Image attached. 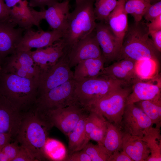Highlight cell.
<instances>
[{
    "mask_svg": "<svg viewBox=\"0 0 161 161\" xmlns=\"http://www.w3.org/2000/svg\"><path fill=\"white\" fill-rule=\"evenodd\" d=\"M151 4L149 0H127L125 8L127 14L133 17L134 22H139Z\"/></svg>",
    "mask_w": 161,
    "mask_h": 161,
    "instance_id": "31",
    "label": "cell"
},
{
    "mask_svg": "<svg viewBox=\"0 0 161 161\" xmlns=\"http://www.w3.org/2000/svg\"><path fill=\"white\" fill-rule=\"evenodd\" d=\"M89 112L77 102L65 107L49 111L45 114L52 124L67 135Z\"/></svg>",
    "mask_w": 161,
    "mask_h": 161,
    "instance_id": "10",
    "label": "cell"
},
{
    "mask_svg": "<svg viewBox=\"0 0 161 161\" xmlns=\"http://www.w3.org/2000/svg\"><path fill=\"white\" fill-rule=\"evenodd\" d=\"M117 61L127 72L134 77L139 80L136 77L135 72L136 61L129 58H126Z\"/></svg>",
    "mask_w": 161,
    "mask_h": 161,
    "instance_id": "37",
    "label": "cell"
},
{
    "mask_svg": "<svg viewBox=\"0 0 161 161\" xmlns=\"http://www.w3.org/2000/svg\"><path fill=\"white\" fill-rule=\"evenodd\" d=\"M117 2V0H95L94 11L96 20L104 22Z\"/></svg>",
    "mask_w": 161,
    "mask_h": 161,
    "instance_id": "32",
    "label": "cell"
},
{
    "mask_svg": "<svg viewBox=\"0 0 161 161\" xmlns=\"http://www.w3.org/2000/svg\"><path fill=\"white\" fill-rule=\"evenodd\" d=\"M159 61L148 59L136 61L135 66L136 76L139 80H147L158 75Z\"/></svg>",
    "mask_w": 161,
    "mask_h": 161,
    "instance_id": "28",
    "label": "cell"
},
{
    "mask_svg": "<svg viewBox=\"0 0 161 161\" xmlns=\"http://www.w3.org/2000/svg\"><path fill=\"white\" fill-rule=\"evenodd\" d=\"M105 63L106 61L102 55L80 62L75 67L73 72L74 79L78 80L98 77L102 74Z\"/></svg>",
    "mask_w": 161,
    "mask_h": 161,
    "instance_id": "22",
    "label": "cell"
},
{
    "mask_svg": "<svg viewBox=\"0 0 161 161\" xmlns=\"http://www.w3.org/2000/svg\"><path fill=\"white\" fill-rule=\"evenodd\" d=\"M63 1L66 0H63Z\"/></svg>",
    "mask_w": 161,
    "mask_h": 161,
    "instance_id": "50",
    "label": "cell"
},
{
    "mask_svg": "<svg viewBox=\"0 0 161 161\" xmlns=\"http://www.w3.org/2000/svg\"><path fill=\"white\" fill-rule=\"evenodd\" d=\"M89 112L84 115L67 135L69 139L67 154L82 150L89 142L86 139L85 133V120Z\"/></svg>",
    "mask_w": 161,
    "mask_h": 161,
    "instance_id": "25",
    "label": "cell"
},
{
    "mask_svg": "<svg viewBox=\"0 0 161 161\" xmlns=\"http://www.w3.org/2000/svg\"><path fill=\"white\" fill-rule=\"evenodd\" d=\"M53 126L35 105L23 113L16 136L17 141L29 151L36 161L46 160L43 148Z\"/></svg>",
    "mask_w": 161,
    "mask_h": 161,
    "instance_id": "1",
    "label": "cell"
},
{
    "mask_svg": "<svg viewBox=\"0 0 161 161\" xmlns=\"http://www.w3.org/2000/svg\"><path fill=\"white\" fill-rule=\"evenodd\" d=\"M153 124L151 119L134 103L126 104L120 126L124 132L141 138L143 131L152 127Z\"/></svg>",
    "mask_w": 161,
    "mask_h": 161,
    "instance_id": "14",
    "label": "cell"
},
{
    "mask_svg": "<svg viewBox=\"0 0 161 161\" xmlns=\"http://www.w3.org/2000/svg\"><path fill=\"white\" fill-rule=\"evenodd\" d=\"M1 150V149H0V151Z\"/></svg>",
    "mask_w": 161,
    "mask_h": 161,
    "instance_id": "51",
    "label": "cell"
},
{
    "mask_svg": "<svg viewBox=\"0 0 161 161\" xmlns=\"http://www.w3.org/2000/svg\"><path fill=\"white\" fill-rule=\"evenodd\" d=\"M160 15H161V1L151 4L143 17L148 22H149Z\"/></svg>",
    "mask_w": 161,
    "mask_h": 161,
    "instance_id": "35",
    "label": "cell"
},
{
    "mask_svg": "<svg viewBox=\"0 0 161 161\" xmlns=\"http://www.w3.org/2000/svg\"><path fill=\"white\" fill-rule=\"evenodd\" d=\"M75 0V6L79 5L86 0Z\"/></svg>",
    "mask_w": 161,
    "mask_h": 161,
    "instance_id": "47",
    "label": "cell"
},
{
    "mask_svg": "<svg viewBox=\"0 0 161 161\" xmlns=\"http://www.w3.org/2000/svg\"><path fill=\"white\" fill-rule=\"evenodd\" d=\"M160 97H161V78L159 74L152 79L139 80L134 83L126 104Z\"/></svg>",
    "mask_w": 161,
    "mask_h": 161,
    "instance_id": "17",
    "label": "cell"
},
{
    "mask_svg": "<svg viewBox=\"0 0 161 161\" xmlns=\"http://www.w3.org/2000/svg\"><path fill=\"white\" fill-rule=\"evenodd\" d=\"M1 70H2V67H1V62H0V72H1Z\"/></svg>",
    "mask_w": 161,
    "mask_h": 161,
    "instance_id": "49",
    "label": "cell"
},
{
    "mask_svg": "<svg viewBox=\"0 0 161 161\" xmlns=\"http://www.w3.org/2000/svg\"><path fill=\"white\" fill-rule=\"evenodd\" d=\"M102 55L101 48L94 30L90 33L75 44L67 53L69 65L71 68L80 62Z\"/></svg>",
    "mask_w": 161,
    "mask_h": 161,
    "instance_id": "12",
    "label": "cell"
},
{
    "mask_svg": "<svg viewBox=\"0 0 161 161\" xmlns=\"http://www.w3.org/2000/svg\"><path fill=\"white\" fill-rule=\"evenodd\" d=\"M61 39L47 47L31 51L32 57L40 70L55 64L64 54L65 46Z\"/></svg>",
    "mask_w": 161,
    "mask_h": 161,
    "instance_id": "20",
    "label": "cell"
},
{
    "mask_svg": "<svg viewBox=\"0 0 161 161\" xmlns=\"http://www.w3.org/2000/svg\"><path fill=\"white\" fill-rule=\"evenodd\" d=\"M31 51H16L6 58L1 64V72L39 81L40 70L32 57Z\"/></svg>",
    "mask_w": 161,
    "mask_h": 161,
    "instance_id": "9",
    "label": "cell"
},
{
    "mask_svg": "<svg viewBox=\"0 0 161 161\" xmlns=\"http://www.w3.org/2000/svg\"><path fill=\"white\" fill-rule=\"evenodd\" d=\"M101 75L106 76L131 85L139 80L134 77L123 69L117 61L108 66L104 67Z\"/></svg>",
    "mask_w": 161,
    "mask_h": 161,
    "instance_id": "30",
    "label": "cell"
},
{
    "mask_svg": "<svg viewBox=\"0 0 161 161\" xmlns=\"http://www.w3.org/2000/svg\"><path fill=\"white\" fill-rule=\"evenodd\" d=\"M151 4H152L161 1V0H149Z\"/></svg>",
    "mask_w": 161,
    "mask_h": 161,
    "instance_id": "48",
    "label": "cell"
},
{
    "mask_svg": "<svg viewBox=\"0 0 161 161\" xmlns=\"http://www.w3.org/2000/svg\"><path fill=\"white\" fill-rule=\"evenodd\" d=\"M11 9L7 5L4 0H0V20L9 18Z\"/></svg>",
    "mask_w": 161,
    "mask_h": 161,
    "instance_id": "43",
    "label": "cell"
},
{
    "mask_svg": "<svg viewBox=\"0 0 161 161\" xmlns=\"http://www.w3.org/2000/svg\"><path fill=\"white\" fill-rule=\"evenodd\" d=\"M127 0H117V4L104 22L117 38L122 47L128 27L127 13L125 5Z\"/></svg>",
    "mask_w": 161,
    "mask_h": 161,
    "instance_id": "19",
    "label": "cell"
},
{
    "mask_svg": "<svg viewBox=\"0 0 161 161\" xmlns=\"http://www.w3.org/2000/svg\"><path fill=\"white\" fill-rule=\"evenodd\" d=\"M29 6L31 7H38L41 10H45V7L53 5L61 0H28Z\"/></svg>",
    "mask_w": 161,
    "mask_h": 161,
    "instance_id": "40",
    "label": "cell"
},
{
    "mask_svg": "<svg viewBox=\"0 0 161 161\" xmlns=\"http://www.w3.org/2000/svg\"><path fill=\"white\" fill-rule=\"evenodd\" d=\"M34 17L39 24L40 21L45 19L53 30L60 31L64 33L66 30L70 13L69 1L58 2L48 7L47 10L37 11L31 9Z\"/></svg>",
    "mask_w": 161,
    "mask_h": 161,
    "instance_id": "11",
    "label": "cell"
},
{
    "mask_svg": "<svg viewBox=\"0 0 161 161\" xmlns=\"http://www.w3.org/2000/svg\"><path fill=\"white\" fill-rule=\"evenodd\" d=\"M149 36L143 22H135L128 27L117 61L126 58L136 61L148 59L159 61L160 52Z\"/></svg>",
    "mask_w": 161,
    "mask_h": 161,
    "instance_id": "3",
    "label": "cell"
},
{
    "mask_svg": "<svg viewBox=\"0 0 161 161\" xmlns=\"http://www.w3.org/2000/svg\"><path fill=\"white\" fill-rule=\"evenodd\" d=\"M132 85H124L117 89L86 107L103 116L108 121L120 127L128 97Z\"/></svg>",
    "mask_w": 161,
    "mask_h": 161,
    "instance_id": "6",
    "label": "cell"
},
{
    "mask_svg": "<svg viewBox=\"0 0 161 161\" xmlns=\"http://www.w3.org/2000/svg\"><path fill=\"white\" fill-rule=\"evenodd\" d=\"M107 120L102 115L92 111H89L85 120V133L87 140L89 141V136L92 131L106 125Z\"/></svg>",
    "mask_w": 161,
    "mask_h": 161,
    "instance_id": "33",
    "label": "cell"
},
{
    "mask_svg": "<svg viewBox=\"0 0 161 161\" xmlns=\"http://www.w3.org/2000/svg\"><path fill=\"white\" fill-rule=\"evenodd\" d=\"M122 150L135 161H146L150 154L146 143L141 137L124 131Z\"/></svg>",
    "mask_w": 161,
    "mask_h": 161,
    "instance_id": "21",
    "label": "cell"
},
{
    "mask_svg": "<svg viewBox=\"0 0 161 161\" xmlns=\"http://www.w3.org/2000/svg\"><path fill=\"white\" fill-rule=\"evenodd\" d=\"M17 25L10 17L0 20V62L14 53L23 35L24 29L15 27Z\"/></svg>",
    "mask_w": 161,
    "mask_h": 161,
    "instance_id": "15",
    "label": "cell"
},
{
    "mask_svg": "<svg viewBox=\"0 0 161 161\" xmlns=\"http://www.w3.org/2000/svg\"><path fill=\"white\" fill-rule=\"evenodd\" d=\"M95 30L106 63L117 61L122 46L108 26L104 22L100 21L96 23Z\"/></svg>",
    "mask_w": 161,
    "mask_h": 161,
    "instance_id": "16",
    "label": "cell"
},
{
    "mask_svg": "<svg viewBox=\"0 0 161 161\" xmlns=\"http://www.w3.org/2000/svg\"><path fill=\"white\" fill-rule=\"evenodd\" d=\"M43 151L47 159L53 161H64L68 153L64 144L60 141L48 138Z\"/></svg>",
    "mask_w": 161,
    "mask_h": 161,
    "instance_id": "29",
    "label": "cell"
},
{
    "mask_svg": "<svg viewBox=\"0 0 161 161\" xmlns=\"http://www.w3.org/2000/svg\"><path fill=\"white\" fill-rule=\"evenodd\" d=\"M18 143L17 141L10 143L1 150L7 157L9 161H13L17 155L20 148V145Z\"/></svg>",
    "mask_w": 161,
    "mask_h": 161,
    "instance_id": "36",
    "label": "cell"
},
{
    "mask_svg": "<svg viewBox=\"0 0 161 161\" xmlns=\"http://www.w3.org/2000/svg\"><path fill=\"white\" fill-rule=\"evenodd\" d=\"M150 22L146 23L149 34L152 32L161 30V15Z\"/></svg>",
    "mask_w": 161,
    "mask_h": 161,
    "instance_id": "42",
    "label": "cell"
},
{
    "mask_svg": "<svg viewBox=\"0 0 161 161\" xmlns=\"http://www.w3.org/2000/svg\"><path fill=\"white\" fill-rule=\"evenodd\" d=\"M13 137L9 133L0 132V149L1 150L7 144L10 143Z\"/></svg>",
    "mask_w": 161,
    "mask_h": 161,
    "instance_id": "45",
    "label": "cell"
},
{
    "mask_svg": "<svg viewBox=\"0 0 161 161\" xmlns=\"http://www.w3.org/2000/svg\"><path fill=\"white\" fill-rule=\"evenodd\" d=\"M82 150L89 157L91 161H108L111 155L103 145L89 142Z\"/></svg>",
    "mask_w": 161,
    "mask_h": 161,
    "instance_id": "34",
    "label": "cell"
},
{
    "mask_svg": "<svg viewBox=\"0 0 161 161\" xmlns=\"http://www.w3.org/2000/svg\"><path fill=\"white\" fill-rule=\"evenodd\" d=\"M95 0H86L76 5L70 13L67 28L61 39L67 51L95 30L96 23L94 11Z\"/></svg>",
    "mask_w": 161,
    "mask_h": 161,
    "instance_id": "4",
    "label": "cell"
},
{
    "mask_svg": "<svg viewBox=\"0 0 161 161\" xmlns=\"http://www.w3.org/2000/svg\"><path fill=\"white\" fill-rule=\"evenodd\" d=\"M63 33L59 30H53L45 31L39 29L35 31L31 28L25 30V32L18 44L16 51L31 50L33 48L39 49L50 46L60 40Z\"/></svg>",
    "mask_w": 161,
    "mask_h": 161,
    "instance_id": "13",
    "label": "cell"
},
{
    "mask_svg": "<svg viewBox=\"0 0 161 161\" xmlns=\"http://www.w3.org/2000/svg\"><path fill=\"white\" fill-rule=\"evenodd\" d=\"M39 81L15 74L0 72V95L21 111L25 112L35 104Z\"/></svg>",
    "mask_w": 161,
    "mask_h": 161,
    "instance_id": "2",
    "label": "cell"
},
{
    "mask_svg": "<svg viewBox=\"0 0 161 161\" xmlns=\"http://www.w3.org/2000/svg\"><path fill=\"white\" fill-rule=\"evenodd\" d=\"M23 113L4 97L0 95V132L16 137Z\"/></svg>",
    "mask_w": 161,
    "mask_h": 161,
    "instance_id": "18",
    "label": "cell"
},
{
    "mask_svg": "<svg viewBox=\"0 0 161 161\" xmlns=\"http://www.w3.org/2000/svg\"><path fill=\"white\" fill-rule=\"evenodd\" d=\"M64 161H91L89 157L82 150L67 154Z\"/></svg>",
    "mask_w": 161,
    "mask_h": 161,
    "instance_id": "38",
    "label": "cell"
},
{
    "mask_svg": "<svg viewBox=\"0 0 161 161\" xmlns=\"http://www.w3.org/2000/svg\"><path fill=\"white\" fill-rule=\"evenodd\" d=\"M108 161H133L124 151H117L111 154Z\"/></svg>",
    "mask_w": 161,
    "mask_h": 161,
    "instance_id": "41",
    "label": "cell"
},
{
    "mask_svg": "<svg viewBox=\"0 0 161 161\" xmlns=\"http://www.w3.org/2000/svg\"><path fill=\"white\" fill-rule=\"evenodd\" d=\"M141 140L149 148L150 154L146 161H161V136L160 129L153 126L143 131Z\"/></svg>",
    "mask_w": 161,
    "mask_h": 161,
    "instance_id": "24",
    "label": "cell"
},
{
    "mask_svg": "<svg viewBox=\"0 0 161 161\" xmlns=\"http://www.w3.org/2000/svg\"><path fill=\"white\" fill-rule=\"evenodd\" d=\"M75 80V99L85 108L119 87L129 85L103 75L93 78Z\"/></svg>",
    "mask_w": 161,
    "mask_h": 161,
    "instance_id": "5",
    "label": "cell"
},
{
    "mask_svg": "<svg viewBox=\"0 0 161 161\" xmlns=\"http://www.w3.org/2000/svg\"><path fill=\"white\" fill-rule=\"evenodd\" d=\"M5 3L9 7H13L22 0H4Z\"/></svg>",
    "mask_w": 161,
    "mask_h": 161,
    "instance_id": "46",
    "label": "cell"
},
{
    "mask_svg": "<svg viewBox=\"0 0 161 161\" xmlns=\"http://www.w3.org/2000/svg\"><path fill=\"white\" fill-rule=\"evenodd\" d=\"M107 129L103 145L111 154L122 150L123 131L120 127L107 120Z\"/></svg>",
    "mask_w": 161,
    "mask_h": 161,
    "instance_id": "26",
    "label": "cell"
},
{
    "mask_svg": "<svg viewBox=\"0 0 161 161\" xmlns=\"http://www.w3.org/2000/svg\"><path fill=\"white\" fill-rule=\"evenodd\" d=\"M75 80H69L37 98V109L44 115L48 112L66 107L77 102L74 90Z\"/></svg>",
    "mask_w": 161,
    "mask_h": 161,
    "instance_id": "8",
    "label": "cell"
},
{
    "mask_svg": "<svg viewBox=\"0 0 161 161\" xmlns=\"http://www.w3.org/2000/svg\"><path fill=\"white\" fill-rule=\"evenodd\" d=\"M33 161L36 160L29 151L25 147L20 145L18 154L13 161Z\"/></svg>",
    "mask_w": 161,
    "mask_h": 161,
    "instance_id": "39",
    "label": "cell"
},
{
    "mask_svg": "<svg viewBox=\"0 0 161 161\" xmlns=\"http://www.w3.org/2000/svg\"><path fill=\"white\" fill-rule=\"evenodd\" d=\"M155 46L160 52L161 51V30L149 33Z\"/></svg>",
    "mask_w": 161,
    "mask_h": 161,
    "instance_id": "44",
    "label": "cell"
},
{
    "mask_svg": "<svg viewBox=\"0 0 161 161\" xmlns=\"http://www.w3.org/2000/svg\"><path fill=\"white\" fill-rule=\"evenodd\" d=\"M134 103L151 119L156 127L161 126V97L151 100H141Z\"/></svg>",
    "mask_w": 161,
    "mask_h": 161,
    "instance_id": "27",
    "label": "cell"
},
{
    "mask_svg": "<svg viewBox=\"0 0 161 161\" xmlns=\"http://www.w3.org/2000/svg\"><path fill=\"white\" fill-rule=\"evenodd\" d=\"M18 3V6L16 5L11 8L10 19L25 30L31 28L33 25L40 29L39 24L35 21L31 9L27 6V0H21Z\"/></svg>",
    "mask_w": 161,
    "mask_h": 161,
    "instance_id": "23",
    "label": "cell"
},
{
    "mask_svg": "<svg viewBox=\"0 0 161 161\" xmlns=\"http://www.w3.org/2000/svg\"><path fill=\"white\" fill-rule=\"evenodd\" d=\"M74 78L73 72L69 65L67 52H65L55 64L40 70L37 99L52 89Z\"/></svg>",
    "mask_w": 161,
    "mask_h": 161,
    "instance_id": "7",
    "label": "cell"
}]
</instances>
